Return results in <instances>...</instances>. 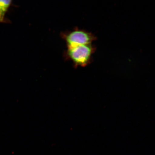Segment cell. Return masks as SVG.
Wrapping results in <instances>:
<instances>
[{
    "instance_id": "1",
    "label": "cell",
    "mask_w": 155,
    "mask_h": 155,
    "mask_svg": "<svg viewBox=\"0 0 155 155\" xmlns=\"http://www.w3.org/2000/svg\"><path fill=\"white\" fill-rule=\"evenodd\" d=\"M95 50L92 44L68 48L65 53V57L75 67H84L90 63Z\"/></svg>"
},
{
    "instance_id": "2",
    "label": "cell",
    "mask_w": 155,
    "mask_h": 155,
    "mask_svg": "<svg viewBox=\"0 0 155 155\" xmlns=\"http://www.w3.org/2000/svg\"><path fill=\"white\" fill-rule=\"evenodd\" d=\"M61 36L68 48L91 44L96 39V37L91 33L83 29L78 28L63 32Z\"/></svg>"
},
{
    "instance_id": "3",
    "label": "cell",
    "mask_w": 155,
    "mask_h": 155,
    "mask_svg": "<svg viewBox=\"0 0 155 155\" xmlns=\"http://www.w3.org/2000/svg\"><path fill=\"white\" fill-rule=\"evenodd\" d=\"M11 2V1H0V22H3L4 21L6 13Z\"/></svg>"
}]
</instances>
